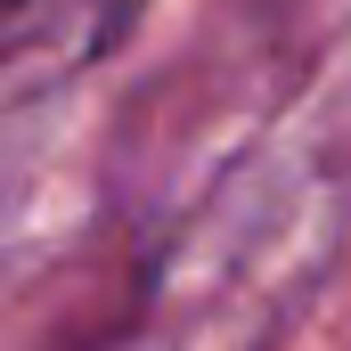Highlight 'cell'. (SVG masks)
<instances>
[{"label": "cell", "instance_id": "cell-1", "mask_svg": "<svg viewBox=\"0 0 351 351\" xmlns=\"http://www.w3.org/2000/svg\"><path fill=\"white\" fill-rule=\"evenodd\" d=\"M139 16L147 0H0V106L74 82Z\"/></svg>", "mask_w": 351, "mask_h": 351}]
</instances>
